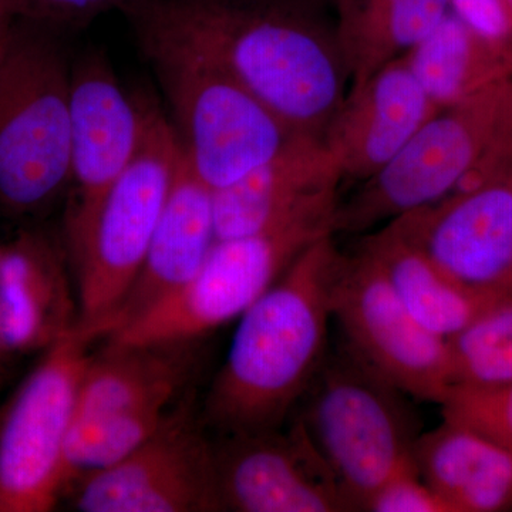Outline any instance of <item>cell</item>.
Here are the masks:
<instances>
[{
  "instance_id": "obj_20",
  "label": "cell",
  "mask_w": 512,
  "mask_h": 512,
  "mask_svg": "<svg viewBox=\"0 0 512 512\" xmlns=\"http://www.w3.org/2000/svg\"><path fill=\"white\" fill-rule=\"evenodd\" d=\"M413 460L451 512L512 508V451L470 427L444 420L420 434Z\"/></svg>"
},
{
  "instance_id": "obj_10",
  "label": "cell",
  "mask_w": 512,
  "mask_h": 512,
  "mask_svg": "<svg viewBox=\"0 0 512 512\" xmlns=\"http://www.w3.org/2000/svg\"><path fill=\"white\" fill-rule=\"evenodd\" d=\"M330 311L357 363L406 396L446 400L453 387L447 340L413 318L365 249L340 254Z\"/></svg>"
},
{
  "instance_id": "obj_11",
  "label": "cell",
  "mask_w": 512,
  "mask_h": 512,
  "mask_svg": "<svg viewBox=\"0 0 512 512\" xmlns=\"http://www.w3.org/2000/svg\"><path fill=\"white\" fill-rule=\"evenodd\" d=\"M153 107L124 92L100 53L72 67V150L63 231L72 271L92 237L101 205L140 150Z\"/></svg>"
},
{
  "instance_id": "obj_9",
  "label": "cell",
  "mask_w": 512,
  "mask_h": 512,
  "mask_svg": "<svg viewBox=\"0 0 512 512\" xmlns=\"http://www.w3.org/2000/svg\"><path fill=\"white\" fill-rule=\"evenodd\" d=\"M333 235L326 225L291 227L217 239L190 282L107 336L117 346L187 345L238 320L318 239Z\"/></svg>"
},
{
  "instance_id": "obj_6",
  "label": "cell",
  "mask_w": 512,
  "mask_h": 512,
  "mask_svg": "<svg viewBox=\"0 0 512 512\" xmlns=\"http://www.w3.org/2000/svg\"><path fill=\"white\" fill-rule=\"evenodd\" d=\"M143 52L170 106L184 156L212 191L235 183L306 137L214 64L167 47Z\"/></svg>"
},
{
  "instance_id": "obj_22",
  "label": "cell",
  "mask_w": 512,
  "mask_h": 512,
  "mask_svg": "<svg viewBox=\"0 0 512 512\" xmlns=\"http://www.w3.org/2000/svg\"><path fill=\"white\" fill-rule=\"evenodd\" d=\"M403 59L440 109L512 80V43L485 39L451 10Z\"/></svg>"
},
{
  "instance_id": "obj_26",
  "label": "cell",
  "mask_w": 512,
  "mask_h": 512,
  "mask_svg": "<svg viewBox=\"0 0 512 512\" xmlns=\"http://www.w3.org/2000/svg\"><path fill=\"white\" fill-rule=\"evenodd\" d=\"M365 511L451 512V508L420 477L416 467H410L384 483L367 501Z\"/></svg>"
},
{
  "instance_id": "obj_27",
  "label": "cell",
  "mask_w": 512,
  "mask_h": 512,
  "mask_svg": "<svg viewBox=\"0 0 512 512\" xmlns=\"http://www.w3.org/2000/svg\"><path fill=\"white\" fill-rule=\"evenodd\" d=\"M19 20L37 25L80 26L107 12L119 10L124 0H5Z\"/></svg>"
},
{
  "instance_id": "obj_24",
  "label": "cell",
  "mask_w": 512,
  "mask_h": 512,
  "mask_svg": "<svg viewBox=\"0 0 512 512\" xmlns=\"http://www.w3.org/2000/svg\"><path fill=\"white\" fill-rule=\"evenodd\" d=\"M447 346L453 387L512 383V295L485 306Z\"/></svg>"
},
{
  "instance_id": "obj_13",
  "label": "cell",
  "mask_w": 512,
  "mask_h": 512,
  "mask_svg": "<svg viewBox=\"0 0 512 512\" xmlns=\"http://www.w3.org/2000/svg\"><path fill=\"white\" fill-rule=\"evenodd\" d=\"M389 222L458 284L512 295V171Z\"/></svg>"
},
{
  "instance_id": "obj_28",
  "label": "cell",
  "mask_w": 512,
  "mask_h": 512,
  "mask_svg": "<svg viewBox=\"0 0 512 512\" xmlns=\"http://www.w3.org/2000/svg\"><path fill=\"white\" fill-rule=\"evenodd\" d=\"M450 10L485 39L512 43V18L504 0H450Z\"/></svg>"
},
{
  "instance_id": "obj_31",
  "label": "cell",
  "mask_w": 512,
  "mask_h": 512,
  "mask_svg": "<svg viewBox=\"0 0 512 512\" xmlns=\"http://www.w3.org/2000/svg\"><path fill=\"white\" fill-rule=\"evenodd\" d=\"M505 5H507L508 12H510L512 18V0H504Z\"/></svg>"
},
{
  "instance_id": "obj_30",
  "label": "cell",
  "mask_w": 512,
  "mask_h": 512,
  "mask_svg": "<svg viewBox=\"0 0 512 512\" xmlns=\"http://www.w3.org/2000/svg\"><path fill=\"white\" fill-rule=\"evenodd\" d=\"M336 12V22H340L355 9L356 3L359 0H326Z\"/></svg>"
},
{
  "instance_id": "obj_7",
  "label": "cell",
  "mask_w": 512,
  "mask_h": 512,
  "mask_svg": "<svg viewBox=\"0 0 512 512\" xmlns=\"http://www.w3.org/2000/svg\"><path fill=\"white\" fill-rule=\"evenodd\" d=\"M99 339L92 330H70L43 350L0 412V512L52 511L67 493V440Z\"/></svg>"
},
{
  "instance_id": "obj_3",
  "label": "cell",
  "mask_w": 512,
  "mask_h": 512,
  "mask_svg": "<svg viewBox=\"0 0 512 512\" xmlns=\"http://www.w3.org/2000/svg\"><path fill=\"white\" fill-rule=\"evenodd\" d=\"M512 171V80L437 111L392 163L340 200L336 232L360 234Z\"/></svg>"
},
{
  "instance_id": "obj_33",
  "label": "cell",
  "mask_w": 512,
  "mask_h": 512,
  "mask_svg": "<svg viewBox=\"0 0 512 512\" xmlns=\"http://www.w3.org/2000/svg\"><path fill=\"white\" fill-rule=\"evenodd\" d=\"M0 369H3V362H2V359H0Z\"/></svg>"
},
{
  "instance_id": "obj_8",
  "label": "cell",
  "mask_w": 512,
  "mask_h": 512,
  "mask_svg": "<svg viewBox=\"0 0 512 512\" xmlns=\"http://www.w3.org/2000/svg\"><path fill=\"white\" fill-rule=\"evenodd\" d=\"M180 154L173 124L154 104L136 158L111 188L92 237L73 265L79 328L106 338L111 318L143 266Z\"/></svg>"
},
{
  "instance_id": "obj_15",
  "label": "cell",
  "mask_w": 512,
  "mask_h": 512,
  "mask_svg": "<svg viewBox=\"0 0 512 512\" xmlns=\"http://www.w3.org/2000/svg\"><path fill=\"white\" fill-rule=\"evenodd\" d=\"M342 168L322 140L299 137L272 160L214 191L218 239L247 237L299 224L335 232Z\"/></svg>"
},
{
  "instance_id": "obj_23",
  "label": "cell",
  "mask_w": 512,
  "mask_h": 512,
  "mask_svg": "<svg viewBox=\"0 0 512 512\" xmlns=\"http://www.w3.org/2000/svg\"><path fill=\"white\" fill-rule=\"evenodd\" d=\"M450 13V0H359L338 23L352 86L402 59Z\"/></svg>"
},
{
  "instance_id": "obj_5",
  "label": "cell",
  "mask_w": 512,
  "mask_h": 512,
  "mask_svg": "<svg viewBox=\"0 0 512 512\" xmlns=\"http://www.w3.org/2000/svg\"><path fill=\"white\" fill-rule=\"evenodd\" d=\"M394 389L352 356H326L303 396V430L352 511L394 474L414 466L416 420Z\"/></svg>"
},
{
  "instance_id": "obj_2",
  "label": "cell",
  "mask_w": 512,
  "mask_h": 512,
  "mask_svg": "<svg viewBox=\"0 0 512 512\" xmlns=\"http://www.w3.org/2000/svg\"><path fill=\"white\" fill-rule=\"evenodd\" d=\"M333 235L305 249L238 318L205 419L222 436L276 430L302 402L328 356Z\"/></svg>"
},
{
  "instance_id": "obj_19",
  "label": "cell",
  "mask_w": 512,
  "mask_h": 512,
  "mask_svg": "<svg viewBox=\"0 0 512 512\" xmlns=\"http://www.w3.org/2000/svg\"><path fill=\"white\" fill-rule=\"evenodd\" d=\"M183 346L106 343L84 373L73 424L171 410L190 373Z\"/></svg>"
},
{
  "instance_id": "obj_18",
  "label": "cell",
  "mask_w": 512,
  "mask_h": 512,
  "mask_svg": "<svg viewBox=\"0 0 512 512\" xmlns=\"http://www.w3.org/2000/svg\"><path fill=\"white\" fill-rule=\"evenodd\" d=\"M217 239L214 191L194 173L181 148L173 185L143 266L111 318L106 338L190 282Z\"/></svg>"
},
{
  "instance_id": "obj_25",
  "label": "cell",
  "mask_w": 512,
  "mask_h": 512,
  "mask_svg": "<svg viewBox=\"0 0 512 512\" xmlns=\"http://www.w3.org/2000/svg\"><path fill=\"white\" fill-rule=\"evenodd\" d=\"M440 406L444 420L470 427L512 451V383L456 386Z\"/></svg>"
},
{
  "instance_id": "obj_14",
  "label": "cell",
  "mask_w": 512,
  "mask_h": 512,
  "mask_svg": "<svg viewBox=\"0 0 512 512\" xmlns=\"http://www.w3.org/2000/svg\"><path fill=\"white\" fill-rule=\"evenodd\" d=\"M215 458L224 511H352L299 420L288 436L278 429L224 436Z\"/></svg>"
},
{
  "instance_id": "obj_32",
  "label": "cell",
  "mask_w": 512,
  "mask_h": 512,
  "mask_svg": "<svg viewBox=\"0 0 512 512\" xmlns=\"http://www.w3.org/2000/svg\"><path fill=\"white\" fill-rule=\"evenodd\" d=\"M3 382V369H0V386H2Z\"/></svg>"
},
{
  "instance_id": "obj_1",
  "label": "cell",
  "mask_w": 512,
  "mask_h": 512,
  "mask_svg": "<svg viewBox=\"0 0 512 512\" xmlns=\"http://www.w3.org/2000/svg\"><path fill=\"white\" fill-rule=\"evenodd\" d=\"M326 0H124L141 49L214 64L302 136L322 140L350 70Z\"/></svg>"
},
{
  "instance_id": "obj_21",
  "label": "cell",
  "mask_w": 512,
  "mask_h": 512,
  "mask_svg": "<svg viewBox=\"0 0 512 512\" xmlns=\"http://www.w3.org/2000/svg\"><path fill=\"white\" fill-rule=\"evenodd\" d=\"M360 248L375 259L413 318L440 338L450 339L500 299L458 284L390 222L363 238Z\"/></svg>"
},
{
  "instance_id": "obj_17",
  "label": "cell",
  "mask_w": 512,
  "mask_h": 512,
  "mask_svg": "<svg viewBox=\"0 0 512 512\" xmlns=\"http://www.w3.org/2000/svg\"><path fill=\"white\" fill-rule=\"evenodd\" d=\"M440 110L402 57L352 86L322 141L345 178L363 183L392 163Z\"/></svg>"
},
{
  "instance_id": "obj_16",
  "label": "cell",
  "mask_w": 512,
  "mask_h": 512,
  "mask_svg": "<svg viewBox=\"0 0 512 512\" xmlns=\"http://www.w3.org/2000/svg\"><path fill=\"white\" fill-rule=\"evenodd\" d=\"M64 244L22 229L0 245V359L46 350L79 325L76 282Z\"/></svg>"
},
{
  "instance_id": "obj_29",
  "label": "cell",
  "mask_w": 512,
  "mask_h": 512,
  "mask_svg": "<svg viewBox=\"0 0 512 512\" xmlns=\"http://www.w3.org/2000/svg\"><path fill=\"white\" fill-rule=\"evenodd\" d=\"M18 20L13 15L12 10H10L8 3L5 0H0V56H2L3 50L8 45L10 35H12Z\"/></svg>"
},
{
  "instance_id": "obj_4",
  "label": "cell",
  "mask_w": 512,
  "mask_h": 512,
  "mask_svg": "<svg viewBox=\"0 0 512 512\" xmlns=\"http://www.w3.org/2000/svg\"><path fill=\"white\" fill-rule=\"evenodd\" d=\"M72 67L33 22H16L0 56V212L42 214L67 194Z\"/></svg>"
},
{
  "instance_id": "obj_12",
  "label": "cell",
  "mask_w": 512,
  "mask_h": 512,
  "mask_svg": "<svg viewBox=\"0 0 512 512\" xmlns=\"http://www.w3.org/2000/svg\"><path fill=\"white\" fill-rule=\"evenodd\" d=\"M82 512H208L222 510L215 444L177 409L119 463L70 488Z\"/></svg>"
}]
</instances>
